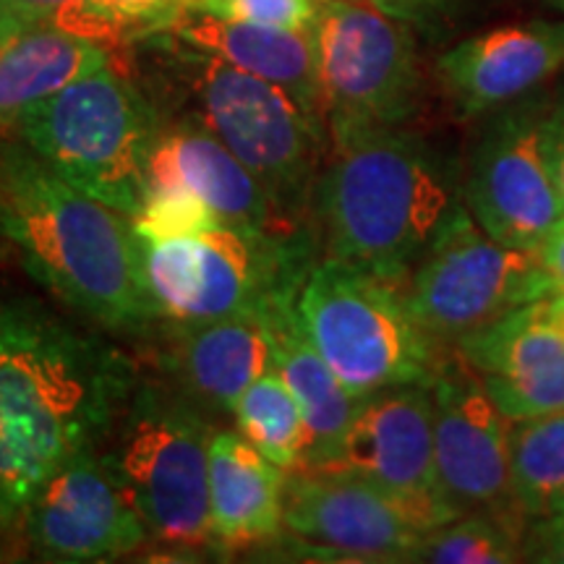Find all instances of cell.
Listing matches in <instances>:
<instances>
[{"instance_id":"19","label":"cell","mask_w":564,"mask_h":564,"mask_svg":"<svg viewBox=\"0 0 564 564\" xmlns=\"http://www.w3.org/2000/svg\"><path fill=\"white\" fill-rule=\"evenodd\" d=\"M267 308L207 322H160V369L207 413L232 415L253 379L272 369Z\"/></svg>"},{"instance_id":"36","label":"cell","mask_w":564,"mask_h":564,"mask_svg":"<svg viewBox=\"0 0 564 564\" xmlns=\"http://www.w3.org/2000/svg\"><path fill=\"white\" fill-rule=\"evenodd\" d=\"M541 3L552 6V9H556V11H564V0H541Z\"/></svg>"},{"instance_id":"8","label":"cell","mask_w":564,"mask_h":564,"mask_svg":"<svg viewBox=\"0 0 564 564\" xmlns=\"http://www.w3.org/2000/svg\"><path fill=\"white\" fill-rule=\"evenodd\" d=\"M175 47L196 121L270 188L293 223L312 217L314 183L329 147L327 126L314 121L285 89L181 42Z\"/></svg>"},{"instance_id":"31","label":"cell","mask_w":564,"mask_h":564,"mask_svg":"<svg viewBox=\"0 0 564 564\" xmlns=\"http://www.w3.org/2000/svg\"><path fill=\"white\" fill-rule=\"evenodd\" d=\"M523 562L564 564V512L528 523L523 535Z\"/></svg>"},{"instance_id":"20","label":"cell","mask_w":564,"mask_h":564,"mask_svg":"<svg viewBox=\"0 0 564 564\" xmlns=\"http://www.w3.org/2000/svg\"><path fill=\"white\" fill-rule=\"evenodd\" d=\"M165 32L181 45L215 55L246 74L285 89L314 121L327 126L316 70L314 30H278L181 9Z\"/></svg>"},{"instance_id":"5","label":"cell","mask_w":564,"mask_h":564,"mask_svg":"<svg viewBox=\"0 0 564 564\" xmlns=\"http://www.w3.org/2000/svg\"><path fill=\"white\" fill-rule=\"evenodd\" d=\"M209 413L173 382H141L100 449L152 539L178 549L212 546Z\"/></svg>"},{"instance_id":"21","label":"cell","mask_w":564,"mask_h":564,"mask_svg":"<svg viewBox=\"0 0 564 564\" xmlns=\"http://www.w3.org/2000/svg\"><path fill=\"white\" fill-rule=\"evenodd\" d=\"M288 470L241 432H215L209 444L212 549L246 552L278 544L285 533Z\"/></svg>"},{"instance_id":"25","label":"cell","mask_w":564,"mask_h":564,"mask_svg":"<svg viewBox=\"0 0 564 564\" xmlns=\"http://www.w3.org/2000/svg\"><path fill=\"white\" fill-rule=\"evenodd\" d=\"M238 432L282 470H301L308 453V426L303 411L278 371L253 379L241 394L236 411Z\"/></svg>"},{"instance_id":"6","label":"cell","mask_w":564,"mask_h":564,"mask_svg":"<svg viewBox=\"0 0 564 564\" xmlns=\"http://www.w3.org/2000/svg\"><path fill=\"white\" fill-rule=\"evenodd\" d=\"M301 324L329 369L356 398L432 384L447 352L408 306L400 282L322 257L303 280Z\"/></svg>"},{"instance_id":"11","label":"cell","mask_w":564,"mask_h":564,"mask_svg":"<svg viewBox=\"0 0 564 564\" xmlns=\"http://www.w3.org/2000/svg\"><path fill=\"white\" fill-rule=\"evenodd\" d=\"M544 102H512L491 118L463 181V199L494 241L539 251L564 217L546 147Z\"/></svg>"},{"instance_id":"30","label":"cell","mask_w":564,"mask_h":564,"mask_svg":"<svg viewBox=\"0 0 564 564\" xmlns=\"http://www.w3.org/2000/svg\"><path fill=\"white\" fill-rule=\"evenodd\" d=\"M371 3L411 30L432 32L447 24L468 0H371Z\"/></svg>"},{"instance_id":"33","label":"cell","mask_w":564,"mask_h":564,"mask_svg":"<svg viewBox=\"0 0 564 564\" xmlns=\"http://www.w3.org/2000/svg\"><path fill=\"white\" fill-rule=\"evenodd\" d=\"M535 253H539L541 270L546 274L549 291H552V295L564 293V217L556 223V228L549 232V238Z\"/></svg>"},{"instance_id":"23","label":"cell","mask_w":564,"mask_h":564,"mask_svg":"<svg viewBox=\"0 0 564 564\" xmlns=\"http://www.w3.org/2000/svg\"><path fill=\"white\" fill-rule=\"evenodd\" d=\"M108 63V45L55 24L0 34V137L17 131L34 105Z\"/></svg>"},{"instance_id":"16","label":"cell","mask_w":564,"mask_h":564,"mask_svg":"<svg viewBox=\"0 0 564 564\" xmlns=\"http://www.w3.org/2000/svg\"><path fill=\"white\" fill-rule=\"evenodd\" d=\"M564 74V21H520L457 42L436 61V79L460 118L525 100Z\"/></svg>"},{"instance_id":"14","label":"cell","mask_w":564,"mask_h":564,"mask_svg":"<svg viewBox=\"0 0 564 564\" xmlns=\"http://www.w3.org/2000/svg\"><path fill=\"white\" fill-rule=\"evenodd\" d=\"M11 531L45 562H110L139 552L152 533L100 449L63 463L32 494Z\"/></svg>"},{"instance_id":"34","label":"cell","mask_w":564,"mask_h":564,"mask_svg":"<svg viewBox=\"0 0 564 564\" xmlns=\"http://www.w3.org/2000/svg\"><path fill=\"white\" fill-rule=\"evenodd\" d=\"M546 147L556 186H560V192L564 196V100L556 102L554 108H549L546 112Z\"/></svg>"},{"instance_id":"15","label":"cell","mask_w":564,"mask_h":564,"mask_svg":"<svg viewBox=\"0 0 564 564\" xmlns=\"http://www.w3.org/2000/svg\"><path fill=\"white\" fill-rule=\"evenodd\" d=\"M361 476L411 505L440 528L460 512L444 499L434 460V403L429 384H405L361 400L329 468Z\"/></svg>"},{"instance_id":"12","label":"cell","mask_w":564,"mask_h":564,"mask_svg":"<svg viewBox=\"0 0 564 564\" xmlns=\"http://www.w3.org/2000/svg\"><path fill=\"white\" fill-rule=\"evenodd\" d=\"M434 460L436 481L457 512H491L531 523L514 502L512 421L499 411L481 373L453 348L436 371Z\"/></svg>"},{"instance_id":"37","label":"cell","mask_w":564,"mask_h":564,"mask_svg":"<svg viewBox=\"0 0 564 564\" xmlns=\"http://www.w3.org/2000/svg\"><path fill=\"white\" fill-rule=\"evenodd\" d=\"M0 554H3V531H0Z\"/></svg>"},{"instance_id":"13","label":"cell","mask_w":564,"mask_h":564,"mask_svg":"<svg viewBox=\"0 0 564 564\" xmlns=\"http://www.w3.org/2000/svg\"><path fill=\"white\" fill-rule=\"evenodd\" d=\"M432 525L377 484L343 470H293L285 533L303 554L340 562H413Z\"/></svg>"},{"instance_id":"26","label":"cell","mask_w":564,"mask_h":564,"mask_svg":"<svg viewBox=\"0 0 564 564\" xmlns=\"http://www.w3.org/2000/svg\"><path fill=\"white\" fill-rule=\"evenodd\" d=\"M528 523L491 512H465L423 535L413 562L512 564L523 562Z\"/></svg>"},{"instance_id":"28","label":"cell","mask_w":564,"mask_h":564,"mask_svg":"<svg viewBox=\"0 0 564 564\" xmlns=\"http://www.w3.org/2000/svg\"><path fill=\"white\" fill-rule=\"evenodd\" d=\"M225 225L217 212L188 192H150L144 207L133 217V230L141 241H171Z\"/></svg>"},{"instance_id":"3","label":"cell","mask_w":564,"mask_h":564,"mask_svg":"<svg viewBox=\"0 0 564 564\" xmlns=\"http://www.w3.org/2000/svg\"><path fill=\"white\" fill-rule=\"evenodd\" d=\"M327 133L312 194L324 257L408 280L465 202L455 165L405 126H333Z\"/></svg>"},{"instance_id":"22","label":"cell","mask_w":564,"mask_h":564,"mask_svg":"<svg viewBox=\"0 0 564 564\" xmlns=\"http://www.w3.org/2000/svg\"><path fill=\"white\" fill-rule=\"evenodd\" d=\"M299 293L278 299L267 308V327L272 337V369L285 379L299 400L308 426V453L303 468H329L340 455V444L356 415L361 398L345 390L322 352L308 340L299 308ZM301 468V470H303Z\"/></svg>"},{"instance_id":"27","label":"cell","mask_w":564,"mask_h":564,"mask_svg":"<svg viewBox=\"0 0 564 564\" xmlns=\"http://www.w3.org/2000/svg\"><path fill=\"white\" fill-rule=\"evenodd\" d=\"M181 6L183 0H74L53 24L102 42L112 51L126 37L165 32Z\"/></svg>"},{"instance_id":"7","label":"cell","mask_w":564,"mask_h":564,"mask_svg":"<svg viewBox=\"0 0 564 564\" xmlns=\"http://www.w3.org/2000/svg\"><path fill=\"white\" fill-rule=\"evenodd\" d=\"M314 223L291 232L236 225L171 241H141V262L160 322H207L262 312L295 295L312 272Z\"/></svg>"},{"instance_id":"17","label":"cell","mask_w":564,"mask_h":564,"mask_svg":"<svg viewBox=\"0 0 564 564\" xmlns=\"http://www.w3.org/2000/svg\"><path fill=\"white\" fill-rule=\"evenodd\" d=\"M147 178L150 192L175 188L199 196L225 225L267 232L306 228L303 223H293L274 202L270 188L196 118L162 126Z\"/></svg>"},{"instance_id":"9","label":"cell","mask_w":564,"mask_h":564,"mask_svg":"<svg viewBox=\"0 0 564 564\" xmlns=\"http://www.w3.org/2000/svg\"><path fill=\"white\" fill-rule=\"evenodd\" d=\"M403 291L415 319L444 348H457L514 308L552 295L539 253L494 241L465 202L413 267Z\"/></svg>"},{"instance_id":"4","label":"cell","mask_w":564,"mask_h":564,"mask_svg":"<svg viewBox=\"0 0 564 564\" xmlns=\"http://www.w3.org/2000/svg\"><path fill=\"white\" fill-rule=\"evenodd\" d=\"M160 129L150 97L108 63L26 110L13 133L76 188L133 220L150 196Z\"/></svg>"},{"instance_id":"29","label":"cell","mask_w":564,"mask_h":564,"mask_svg":"<svg viewBox=\"0 0 564 564\" xmlns=\"http://www.w3.org/2000/svg\"><path fill=\"white\" fill-rule=\"evenodd\" d=\"M322 3L324 0H183L181 9L278 30H314Z\"/></svg>"},{"instance_id":"2","label":"cell","mask_w":564,"mask_h":564,"mask_svg":"<svg viewBox=\"0 0 564 564\" xmlns=\"http://www.w3.org/2000/svg\"><path fill=\"white\" fill-rule=\"evenodd\" d=\"M0 241L84 319L123 335L158 329L131 217L84 194L21 139H0Z\"/></svg>"},{"instance_id":"1","label":"cell","mask_w":564,"mask_h":564,"mask_svg":"<svg viewBox=\"0 0 564 564\" xmlns=\"http://www.w3.org/2000/svg\"><path fill=\"white\" fill-rule=\"evenodd\" d=\"M139 373L32 299H0V531L63 463L100 447Z\"/></svg>"},{"instance_id":"10","label":"cell","mask_w":564,"mask_h":564,"mask_svg":"<svg viewBox=\"0 0 564 564\" xmlns=\"http://www.w3.org/2000/svg\"><path fill=\"white\" fill-rule=\"evenodd\" d=\"M314 42L327 129L408 126L419 116L426 76L403 21L371 0H324Z\"/></svg>"},{"instance_id":"18","label":"cell","mask_w":564,"mask_h":564,"mask_svg":"<svg viewBox=\"0 0 564 564\" xmlns=\"http://www.w3.org/2000/svg\"><path fill=\"white\" fill-rule=\"evenodd\" d=\"M457 350L512 423L564 411V335L549 322L546 299L465 337Z\"/></svg>"},{"instance_id":"24","label":"cell","mask_w":564,"mask_h":564,"mask_svg":"<svg viewBox=\"0 0 564 564\" xmlns=\"http://www.w3.org/2000/svg\"><path fill=\"white\" fill-rule=\"evenodd\" d=\"M512 489L528 520L564 512V411L512 423Z\"/></svg>"},{"instance_id":"32","label":"cell","mask_w":564,"mask_h":564,"mask_svg":"<svg viewBox=\"0 0 564 564\" xmlns=\"http://www.w3.org/2000/svg\"><path fill=\"white\" fill-rule=\"evenodd\" d=\"M70 3L74 0H0V34L53 24L55 17Z\"/></svg>"},{"instance_id":"35","label":"cell","mask_w":564,"mask_h":564,"mask_svg":"<svg viewBox=\"0 0 564 564\" xmlns=\"http://www.w3.org/2000/svg\"><path fill=\"white\" fill-rule=\"evenodd\" d=\"M546 314H549V322H552L554 327L564 335V293L549 295V299H546Z\"/></svg>"}]
</instances>
